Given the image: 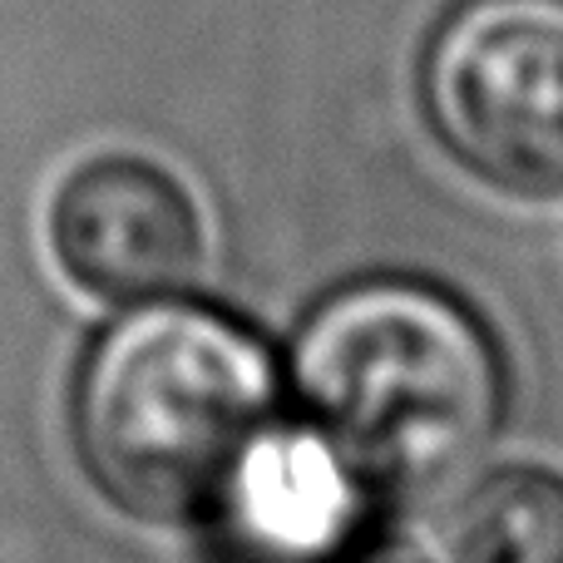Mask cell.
<instances>
[{"instance_id": "obj_1", "label": "cell", "mask_w": 563, "mask_h": 563, "mask_svg": "<svg viewBox=\"0 0 563 563\" xmlns=\"http://www.w3.org/2000/svg\"><path fill=\"white\" fill-rule=\"evenodd\" d=\"M307 430L361 489L426 499L489 450L505 416V361L450 291L376 277L336 291L291 356Z\"/></svg>"}, {"instance_id": "obj_2", "label": "cell", "mask_w": 563, "mask_h": 563, "mask_svg": "<svg viewBox=\"0 0 563 563\" xmlns=\"http://www.w3.org/2000/svg\"><path fill=\"white\" fill-rule=\"evenodd\" d=\"M273 426V361L223 311H134L79 366V460L109 505L144 525H213Z\"/></svg>"}, {"instance_id": "obj_3", "label": "cell", "mask_w": 563, "mask_h": 563, "mask_svg": "<svg viewBox=\"0 0 563 563\" xmlns=\"http://www.w3.org/2000/svg\"><path fill=\"white\" fill-rule=\"evenodd\" d=\"M426 109L485 184L563 194V0H465L426 55Z\"/></svg>"}, {"instance_id": "obj_4", "label": "cell", "mask_w": 563, "mask_h": 563, "mask_svg": "<svg viewBox=\"0 0 563 563\" xmlns=\"http://www.w3.org/2000/svg\"><path fill=\"white\" fill-rule=\"evenodd\" d=\"M49 243L65 277L89 297L154 301L198 277L203 218L164 168L144 158H95L55 194Z\"/></svg>"}, {"instance_id": "obj_5", "label": "cell", "mask_w": 563, "mask_h": 563, "mask_svg": "<svg viewBox=\"0 0 563 563\" xmlns=\"http://www.w3.org/2000/svg\"><path fill=\"white\" fill-rule=\"evenodd\" d=\"M361 485L311 430H267L213 525L253 563H317L346 539Z\"/></svg>"}, {"instance_id": "obj_6", "label": "cell", "mask_w": 563, "mask_h": 563, "mask_svg": "<svg viewBox=\"0 0 563 563\" xmlns=\"http://www.w3.org/2000/svg\"><path fill=\"white\" fill-rule=\"evenodd\" d=\"M450 563H563V475L505 465L475 479L445 519Z\"/></svg>"}, {"instance_id": "obj_7", "label": "cell", "mask_w": 563, "mask_h": 563, "mask_svg": "<svg viewBox=\"0 0 563 563\" xmlns=\"http://www.w3.org/2000/svg\"><path fill=\"white\" fill-rule=\"evenodd\" d=\"M361 563H416V559H400V554H376V559H361Z\"/></svg>"}]
</instances>
